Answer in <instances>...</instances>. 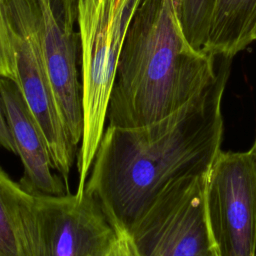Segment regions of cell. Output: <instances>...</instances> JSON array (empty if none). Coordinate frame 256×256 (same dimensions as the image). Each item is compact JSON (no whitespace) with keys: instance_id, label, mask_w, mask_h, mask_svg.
I'll use <instances>...</instances> for the list:
<instances>
[{"instance_id":"cell-1","label":"cell","mask_w":256,"mask_h":256,"mask_svg":"<svg viewBox=\"0 0 256 256\" xmlns=\"http://www.w3.org/2000/svg\"><path fill=\"white\" fill-rule=\"evenodd\" d=\"M231 61L223 59L215 82L175 113L143 126L105 128L83 195L98 202L117 233H129L169 182L209 171L221 151Z\"/></svg>"},{"instance_id":"cell-2","label":"cell","mask_w":256,"mask_h":256,"mask_svg":"<svg viewBox=\"0 0 256 256\" xmlns=\"http://www.w3.org/2000/svg\"><path fill=\"white\" fill-rule=\"evenodd\" d=\"M222 57L190 44L176 0H140L119 57L107 125L143 126L182 109L215 82Z\"/></svg>"},{"instance_id":"cell-3","label":"cell","mask_w":256,"mask_h":256,"mask_svg":"<svg viewBox=\"0 0 256 256\" xmlns=\"http://www.w3.org/2000/svg\"><path fill=\"white\" fill-rule=\"evenodd\" d=\"M140 0H77L83 129L75 195L83 197L107 112L124 39Z\"/></svg>"},{"instance_id":"cell-4","label":"cell","mask_w":256,"mask_h":256,"mask_svg":"<svg viewBox=\"0 0 256 256\" xmlns=\"http://www.w3.org/2000/svg\"><path fill=\"white\" fill-rule=\"evenodd\" d=\"M207 174L178 177L156 195L129 231L139 256L216 255L206 210Z\"/></svg>"},{"instance_id":"cell-5","label":"cell","mask_w":256,"mask_h":256,"mask_svg":"<svg viewBox=\"0 0 256 256\" xmlns=\"http://www.w3.org/2000/svg\"><path fill=\"white\" fill-rule=\"evenodd\" d=\"M17 84L46 139L53 167L69 188L76 155L49 82L41 49L34 0H7ZM77 156V155H76Z\"/></svg>"},{"instance_id":"cell-6","label":"cell","mask_w":256,"mask_h":256,"mask_svg":"<svg viewBox=\"0 0 256 256\" xmlns=\"http://www.w3.org/2000/svg\"><path fill=\"white\" fill-rule=\"evenodd\" d=\"M206 210L217 256H256V160L220 151L206 182Z\"/></svg>"},{"instance_id":"cell-7","label":"cell","mask_w":256,"mask_h":256,"mask_svg":"<svg viewBox=\"0 0 256 256\" xmlns=\"http://www.w3.org/2000/svg\"><path fill=\"white\" fill-rule=\"evenodd\" d=\"M37 26L49 82L71 142L83 129L77 0H34Z\"/></svg>"},{"instance_id":"cell-8","label":"cell","mask_w":256,"mask_h":256,"mask_svg":"<svg viewBox=\"0 0 256 256\" xmlns=\"http://www.w3.org/2000/svg\"><path fill=\"white\" fill-rule=\"evenodd\" d=\"M37 256H108L118 233L98 202L75 193L35 195Z\"/></svg>"},{"instance_id":"cell-9","label":"cell","mask_w":256,"mask_h":256,"mask_svg":"<svg viewBox=\"0 0 256 256\" xmlns=\"http://www.w3.org/2000/svg\"><path fill=\"white\" fill-rule=\"evenodd\" d=\"M0 103L16 154L23 165L19 183L33 195L64 194L66 186L62 178L53 172L55 169L44 134L19 85L12 79L0 77Z\"/></svg>"},{"instance_id":"cell-10","label":"cell","mask_w":256,"mask_h":256,"mask_svg":"<svg viewBox=\"0 0 256 256\" xmlns=\"http://www.w3.org/2000/svg\"><path fill=\"white\" fill-rule=\"evenodd\" d=\"M0 256H37L35 195L1 166Z\"/></svg>"},{"instance_id":"cell-11","label":"cell","mask_w":256,"mask_h":256,"mask_svg":"<svg viewBox=\"0 0 256 256\" xmlns=\"http://www.w3.org/2000/svg\"><path fill=\"white\" fill-rule=\"evenodd\" d=\"M256 0H215L204 51L233 58L254 41Z\"/></svg>"},{"instance_id":"cell-12","label":"cell","mask_w":256,"mask_h":256,"mask_svg":"<svg viewBox=\"0 0 256 256\" xmlns=\"http://www.w3.org/2000/svg\"><path fill=\"white\" fill-rule=\"evenodd\" d=\"M215 0H176L179 20L190 44L203 50Z\"/></svg>"},{"instance_id":"cell-13","label":"cell","mask_w":256,"mask_h":256,"mask_svg":"<svg viewBox=\"0 0 256 256\" xmlns=\"http://www.w3.org/2000/svg\"><path fill=\"white\" fill-rule=\"evenodd\" d=\"M0 77L17 82V72L12 46L7 0H0Z\"/></svg>"},{"instance_id":"cell-14","label":"cell","mask_w":256,"mask_h":256,"mask_svg":"<svg viewBox=\"0 0 256 256\" xmlns=\"http://www.w3.org/2000/svg\"><path fill=\"white\" fill-rule=\"evenodd\" d=\"M108 256H139L128 232L118 233Z\"/></svg>"},{"instance_id":"cell-15","label":"cell","mask_w":256,"mask_h":256,"mask_svg":"<svg viewBox=\"0 0 256 256\" xmlns=\"http://www.w3.org/2000/svg\"><path fill=\"white\" fill-rule=\"evenodd\" d=\"M0 147L9 152L16 154L14 143L6 122V118H5L1 103H0Z\"/></svg>"},{"instance_id":"cell-16","label":"cell","mask_w":256,"mask_h":256,"mask_svg":"<svg viewBox=\"0 0 256 256\" xmlns=\"http://www.w3.org/2000/svg\"><path fill=\"white\" fill-rule=\"evenodd\" d=\"M254 40H256V32H255V36H254ZM249 152L253 155V157L255 158V160H256V137H255V140H254V143H253V145H252V147H251V149L249 150Z\"/></svg>"},{"instance_id":"cell-17","label":"cell","mask_w":256,"mask_h":256,"mask_svg":"<svg viewBox=\"0 0 256 256\" xmlns=\"http://www.w3.org/2000/svg\"><path fill=\"white\" fill-rule=\"evenodd\" d=\"M211 256H217V255H211Z\"/></svg>"}]
</instances>
